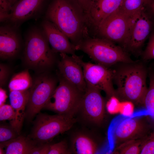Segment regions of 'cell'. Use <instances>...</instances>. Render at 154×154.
<instances>
[{
  "label": "cell",
  "mask_w": 154,
  "mask_h": 154,
  "mask_svg": "<svg viewBox=\"0 0 154 154\" xmlns=\"http://www.w3.org/2000/svg\"><path fill=\"white\" fill-rule=\"evenodd\" d=\"M43 32L51 49L55 53L75 54V45L54 24L47 20L42 23Z\"/></svg>",
  "instance_id": "obj_14"
},
{
  "label": "cell",
  "mask_w": 154,
  "mask_h": 154,
  "mask_svg": "<svg viewBox=\"0 0 154 154\" xmlns=\"http://www.w3.org/2000/svg\"><path fill=\"white\" fill-rule=\"evenodd\" d=\"M72 153L65 141L50 144L48 154H70Z\"/></svg>",
  "instance_id": "obj_28"
},
{
  "label": "cell",
  "mask_w": 154,
  "mask_h": 154,
  "mask_svg": "<svg viewBox=\"0 0 154 154\" xmlns=\"http://www.w3.org/2000/svg\"><path fill=\"white\" fill-rule=\"evenodd\" d=\"M7 98V96L6 91L1 87L0 88V106L4 104Z\"/></svg>",
  "instance_id": "obj_34"
},
{
  "label": "cell",
  "mask_w": 154,
  "mask_h": 154,
  "mask_svg": "<svg viewBox=\"0 0 154 154\" xmlns=\"http://www.w3.org/2000/svg\"><path fill=\"white\" fill-rule=\"evenodd\" d=\"M11 73L10 68L7 65L0 64V85L1 87L7 83Z\"/></svg>",
  "instance_id": "obj_31"
},
{
  "label": "cell",
  "mask_w": 154,
  "mask_h": 154,
  "mask_svg": "<svg viewBox=\"0 0 154 154\" xmlns=\"http://www.w3.org/2000/svg\"><path fill=\"white\" fill-rule=\"evenodd\" d=\"M15 115V111L11 105L4 104L0 106L1 121L9 120L11 124L14 121Z\"/></svg>",
  "instance_id": "obj_27"
},
{
  "label": "cell",
  "mask_w": 154,
  "mask_h": 154,
  "mask_svg": "<svg viewBox=\"0 0 154 154\" xmlns=\"http://www.w3.org/2000/svg\"><path fill=\"white\" fill-rule=\"evenodd\" d=\"M142 59L144 61L154 60V31L149 37L147 45L142 54Z\"/></svg>",
  "instance_id": "obj_29"
},
{
  "label": "cell",
  "mask_w": 154,
  "mask_h": 154,
  "mask_svg": "<svg viewBox=\"0 0 154 154\" xmlns=\"http://www.w3.org/2000/svg\"><path fill=\"white\" fill-rule=\"evenodd\" d=\"M38 114L28 137L37 145L48 143L56 136L70 129L76 121L74 117L58 114Z\"/></svg>",
  "instance_id": "obj_6"
},
{
  "label": "cell",
  "mask_w": 154,
  "mask_h": 154,
  "mask_svg": "<svg viewBox=\"0 0 154 154\" xmlns=\"http://www.w3.org/2000/svg\"><path fill=\"white\" fill-rule=\"evenodd\" d=\"M145 138L123 143L117 147V152L120 154H140L141 145Z\"/></svg>",
  "instance_id": "obj_23"
},
{
  "label": "cell",
  "mask_w": 154,
  "mask_h": 154,
  "mask_svg": "<svg viewBox=\"0 0 154 154\" xmlns=\"http://www.w3.org/2000/svg\"><path fill=\"white\" fill-rule=\"evenodd\" d=\"M33 79L26 69L14 75L9 84V91H23L29 89L31 87Z\"/></svg>",
  "instance_id": "obj_21"
},
{
  "label": "cell",
  "mask_w": 154,
  "mask_h": 154,
  "mask_svg": "<svg viewBox=\"0 0 154 154\" xmlns=\"http://www.w3.org/2000/svg\"><path fill=\"white\" fill-rule=\"evenodd\" d=\"M10 1L12 6L19 0H9Z\"/></svg>",
  "instance_id": "obj_37"
},
{
  "label": "cell",
  "mask_w": 154,
  "mask_h": 154,
  "mask_svg": "<svg viewBox=\"0 0 154 154\" xmlns=\"http://www.w3.org/2000/svg\"><path fill=\"white\" fill-rule=\"evenodd\" d=\"M152 12L154 14V0H153L149 3Z\"/></svg>",
  "instance_id": "obj_35"
},
{
  "label": "cell",
  "mask_w": 154,
  "mask_h": 154,
  "mask_svg": "<svg viewBox=\"0 0 154 154\" xmlns=\"http://www.w3.org/2000/svg\"><path fill=\"white\" fill-rule=\"evenodd\" d=\"M20 36L15 29L8 26L0 28V57L4 60L16 57L21 49Z\"/></svg>",
  "instance_id": "obj_15"
},
{
  "label": "cell",
  "mask_w": 154,
  "mask_h": 154,
  "mask_svg": "<svg viewBox=\"0 0 154 154\" xmlns=\"http://www.w3.org/2000/svg\"><path fill=\"white\" fill-rule=\"evenodd\" d=\"M76 50L86 54L96 64L110 68L120 62L134 61L122 47L104 38H92L86 36L75 45Z\"/></svg>",
  "instance_id": "obj_4"
},
{
  "label": "cell",
  "mask_w": 154,
  "mask_h": 154,
  "mask_svg": "<svg viewBox=\"0 0 154 154\" xmlns=\"http://www.w3.org/2000/svg\"><path fill=\"white\" fill-rule=\"evenodd\" d=\"M37 145L28 137L19 135L6 142L0 143V147L6 154H30L32 149Z\"/></svg>",
  "instance_id": "obj_20"
},
{
  "label": "cell",
  "mask_w": 154,
  "mask_h": 154,
  "mask_svg": "<svg viewBox=\"0 0 154 154\" xmlns=\"http://www.w3.org/2000/svg\"><path fill=\"white\" fill-rule=\"evenodd\" d=\"M123 0H94L86 17L97 29L108 17L120 8Z\"/></svg>",
  "instance_id": "obj_16"
},
{
  "label": "cell",
  "mask_w": 154,
  "mask_h": 154,
  "mask_svg": "<svg viewBox=\"0 0 154 154\" xmlns=\"http://www.w3.org/2000/svg\"><path fill=\"white\" fill-rule=\"evenodd\" d=\"M143 10L135 17L126 50L136 54H140L141 48L151 29V21Z\"/></svg>",
  "instance_id": "obj_12"
},
{
  "label": "cell",
  "mask_w": 154,
  "mask_h": 154,
  "mask_svg": "<svg viewBox=\"0 0 154 154\" xmlns=\"http://www.w3.org/2000/svg\"><path fill=\"white\" fill-rule=\"evenodd\" d=\"M72 153L76 154L95 153L98 149L97 144L91 136L83 132L76 133L72 137L71 141Z\"/></svg>",
  "instance_id": "obj_19"
},
{
  "label": "cell",
  "mask_w": 154,
  "mask_h": 154,
  "mask_svg": "<svg viewBox=\"0 0 154 154\" xmlns=\"http://www.w3.org/2000/svg\"><path fill=\"white\" fill-rule=\"evenodd\" d=\"M57 80L46 72L38 74L33 79L27 105L25 117L29 121L39 113L56 87Z\"/></svg>",
  "instance_id": "obj_7"
},
{
  "label": "cell",
  "mask_w": 154,
  "mask_h": 154,
  "mask_svg": "<svg viewBox=\"0 0 154 154\" xmlns=\"http://www.w3.org/2000/svg\"><path fill=\"white\" fill-rule=\"evenodd\" d=\"M50 144L48 143L37 145L32 149L30 154H48Z\"/></svg>",
  "instance_id": "obj_32"
},
{
  "label": "cell",
  "mask_w": 154,
  "mask_h": 154,
  "mask_svg": "<svg viewBox=\"0 0 154 154\" xmlns=\"http://www.w3.org/2000/svg\"><path fill=\"white\" fill-rule=\"evenodd\" d=\"M140 154H154V130L144 139L141 146Z\"/></svg>",
  "instance_id": "obj_26"
},
{
  "label": "cell",
  "mask_w": 154,
  "mask_h": 154,
  "mask_svg": "<svg viewBox=\"0 0 154 154\" xmlns=\"http://www.w3.org/2000/svg\"><path fill=\"white\" fill-rule=\"evenodd\" d=\"M59 84L43 108L70 117L76 115L84 93L58 73Z\"/></svg>",
  "instance_id": "obj_5"
},
{
  "label": "cell",
  "mask_w": 154,
  "mask_h": 154,
  "mask_svg": "<svg viewBox=\"0 0 154 154\" xmlns=\"http://www.w3.org/2000/svg\"><path fill=\"white\" fill-rule=\"evenodd\" d=\"M44 0H18L12 6L7 21L17 24L31 18L40 10Z\"/></svg>",
  "instance_id": "obj_17"
},
{
  "label": "cell",
  "mask_w": 154,
  "mask_h": 154,
  "mask_svg": "<svg viewBox=\"0 0 154 154\" xmlns=\"http://www.w3.org/2000/svg\"><path fill=\"white\" fill-rule=\"evenodd\" d=\"M12 6L9 0H0V19L1 22L7 21Z\"/></svg>",
  "instance_id": "obj_30"
},
{
  "label": "cell",
  "mask_w": 154,
  "mask_h": 154,
  "mask_svg": "<svg viewBox=\"0 0 154 154\" xmlns=\"http://www.w3.org/2000/svg\"><path fill=\"white\" fill-rule=\"evenodd\" d=\"M149 84L145 96L143 105L154 119V70L148 71Z\"/></svg>",
  "instance_id": "obj_22"
},
{
  "label": "cell",
  "mask_w": 154,
  "mask_h": 154,
  "mask_svg": "<svg viewBox=\"0 0 154 154\" xmlns=\"http://www.w3.org/2000/svg\"><path fill=\"white\" fill-rule=\"evenodd\" d=\"M55 53L50 47L43 32L34 29L25 38L22 62L26 69L37 74L49 72L55 62Z\"/></svg>",
  "instance_id": "obj_3"
},
{
  "label": "cell",
  "mask_w": 154,
  "mask_h": 154,
  "mask_svg": "<svg viewBox=\"0 0 154 154\" xmlns=\"http://www.w3.org/2000/svg\"><path fill=\"white\" fill-rule=\"evenodd\" d=\"M46 16L74 45L87 35L86 15L75 0H53Z\"/></svg>",
  "instance_id": "obj_2"
},
{
  "label": "cell",
  "mask_w": 154,
  "mask_h": 154,
  "mask_svg": "<svg viewBox=\"0 0 154 154\" xmlns=\"http://www.w3.org/2000/svg\"><path fill=\"white\" fill-rule=\"evenodd\" d=\"M82 67L87 84L103 91L109 98L116 97L112 68L98 64L84 61L81 56L72 55Z\"/></svg>",
  "instance_id": "obj_9"
},
{
  "label": "cell",
  "mask_w": 154,
  "mask_h": 154,
  "mask_svg": "<svg viewBox=\"0 0 154 154\" xmlns=\"http://www.w3.org/2000/svg\"><path fill=\"white\" fill-rule=\"evenodd\" d=\"M135 14L129 16L120 8L106 19L97 30L102 38L120 44L125 50Z\"/></svg>",
  "instance_id": "obj_8"
},
{
  "label": "cell",
  "mask_w": 154,
  "mask_h": 154,
  "mask_svg": "<svg viewBox=\"0 0 154 154\" xmlns=\"http://www.w3.org/2000/svg\"><path fill=\"white\" fill-rule=\"evenodd\" d=\"M29 92V89L23 91H10L9 98L10 105L14 110L15 117L11 125L20 133L24 118Z\"/></svg>",
  "instance_id": "obj_18"
},
{
  "label": "cell",
  "mask_w": 154,
  "mask_h": 154,
  "mask_svg": "<svg viewBox=\"0 0 154 154\" xmlns=\"http://www.w3.org/2000/svg\"><path fill=\"white\" fill-rule=\"evenodd\" d=\"M58 62V73L71 84L84 93L86 84L82 67L73 58L67 54L60 53Z\"/></svg>",
  "instance_id": "obj_13"
},
{
  "label": "cell",
  "mask_w": 154,
  "mask_h": 154,
  "mask_svg": "<svg viewBox=\"0 0 154 154\" xmlns=\"http://www.w3.org/2000/svg\"><path fill=\"white\" fill-rule=\"evenodd\" d=\"M113 82L117 87L116 97L121 100L143 105L147 91L146 66L139 61L120 62L112 66Z\"/></svg>",
  "instance_id": "obj_1"
},
{
  "label": "cell",
  "mask_w": 154,
  "mask_h": 154,
  "mask_svg": "<svg viewBox=\"0 0 154 154\" xmlns=\"http://www.w3.org/2000/svg\"><path fill=\"white\" fill-rule=\"evenodd\" d=\"M78 111L82 119L92 125H100L104 120L105 101L99 89L86 84Z\"/></svg>",
  "instance_id": "obj_10"
},
{
  "label": "cell",
  "mask_w": 154,
  "mask_h": 154,
  "mask_svg": "<svg viewBox=\"0 0 154 154\" xmlns=\"http://www.w3.org/2000/svg\"><path fill=\"white\" fill-rule=\"evenodd\" d=\"M149 126L143 119L137 117L127 118L120 121L114 131L117 147L127 141L143 138L148 135Z\"/></svg>",
  "instance_id": "obj_11"
},
{
  "label": "cell",
  "mask_w": 154,
  "mask_h": 154,
  "mask_svg": "<svg viewBox=\"0 0 154 154\" xmlns=\"http://www.w3.org/2000/svg\"><path fill=\"white\" fill-rule=\"evenodd\" d=\"M153 0H143L144 5L149 4Z\"/></svg>",
  "instance_id": "obj_36"
},
{
  "label": "cell",
  "mask_w": 154,
  "mask_h": 154,
  "mask_svg": "<svg viewBox=\"0 0 154 154\" xmlns=\"http://www.w3.org/2000/svg\"><path fill=\"white\" fill-rule=\"evenodd\" d=\"M143 0H123L120 8L125 13L133 16L144 10Z\"/></svg>",
  "instance_id": "obj_24"
},
{
  "label": "cell",
  "mask_w": 154,
  "mask_h": 154,
  "mask_svg": "<svg viewBox=\"0 0 154 154\" xmlns=\"http://www.w3.org/2000/svg\"><path fill=\"white\" fill-rule=\"evenodd\" d=\"M85 14L86 17L90 12L94 0H75Z\"/></svg>",
  "instance_id": "obj_33"
},
{
  "label": "cell",
  "mask_w": 154,
  "mask_h": 154,
  "mask_svg": "<svg viewBox=\"0 0 154 154\" xmlns=\"http://www.w3.org/2000/svg\"><path fill=\"white\" fill-rule=\"evenodd\" d=\"M20 135L10 124L9 125H1L0 142H4L15 138Z\"/></svg>",
  "instance_id": "obj_25"
}]
</instances>
